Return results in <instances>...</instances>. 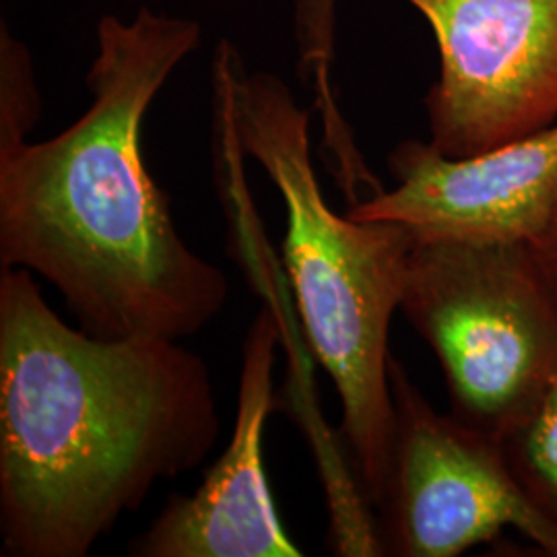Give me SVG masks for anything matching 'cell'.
<instances>
[{
  "label": "cell",
  "instance_id": "5b68a950",
  "mask_svg": "<svg viewBox=\"0 0 557 557\" xmlns=\"http://www.w3.org/2000/svg\"><path fill=\"white\" fill-rule=\"evenodd\" d=\"M388 379L395 419L376 508L382 556L458 557L515 529L557 557V529L520 490L499 440L438 413L397 358Z\"/></svg>",
  "mask_w": 557,
  "mask_h": 557
},
{
  "label": "cell",
  "instance_id": "8fae6325",
  "mask_svg": "<svg viewBox=\"0 0 557 557\" xmlns=\"http://www.w3.org/2000/svg\"><path fill=\"white\" fill-rule=\"evenodd\" d=\"M41 114L32 59L7 21L0 25V149L27 140Z\"/></svg>",
  "mask_w": 557,
  "mask_h": 557
},
{
  "label": "cell",
  "instance_id": "3957f363",
  "mask_svg": "<svg viewBox=\"0 0 557 557\" xmlns=\"http://www.w3.org/2000/svg\"><path fill=\"white\" fill-rule=\"evenodd\" d=\"M232 98L242 149L283 200V262L296 310L312 356L335 384L354 475L379 508L395 419L388 337L413 238L397 223L331 209L312 161V110L281 77L250 73L239 54Z\"/></svg>",
  "mask_w": 557,
  "mask_h": 557
},
{
  "label": "cell",
  "instance_id": "30bf717a",
  "mask_svg": "<svg viewBox=\"0 0 557 557\" xmlns=\"http://www.w3.org/2000/svg\"><path fill=\"white\" fill-rule=\"evenodd\" d=\"M499 444L524 496L557 529V372Z\"/></svg>",
  "mask_w": 557,
  "mask_h": 557
},
{
  "label": "cell",
  "instance_id": "7c38bea8",
  "mask_svg": "<svg viewBox=\"0 0 557 557\" xmlns=\"http://www.w3.org/2000/svg\"><path fill=\"white\" fill-rule=\"evenodd\" d=\"M535 259L539 262V269L543 273V277L547 281L552 294L557 301V207L552 215V220L547 223V227L543 230V234L531 244Z\"/></svg>",
  "mask_w": 557,
  "mask_h": 557
},
{
  "label": "cell",
  "instance_id": "9c48e42d",
  "mask_svg": "<svg viewBox=\"0 0 557 557\" xmlns=\"http://www.w3.org/2000/svg\"><path fill=\"white\" fill-rule=\"evenodd\" d=\"M338 0H292L294 40L298 52V75L314 91V110L324 126V145L338 165H351L361 158L354 135L338 110L333 85L337 52Z\"/></svg>",
  "mask_w": 557,
  "mask_h": 557
},
{
  "label": "cell",
  "instance_id": "6da1fadb",
  "mask_svg": "<svg viewBox=\"0 0 557 557\" xmlns=\"http://www.w3.org/2000/svg\"><path fill=\"white\" fill-rule=\"evenodd\" d=\"M199 44V21L103 15L87 110L50 139L0 149V269L46 278L89 335L182 341L230 298L143 158L145 116Z\"/></svg>",
  "mask_w": 557,
  "mask_h": 557
},
{
  "label": "cell",
  "instance_id": "7a4b0ae2",
  "mask_svg": "<svg viewBox=\"0 0 557 557\" xmlns=\"http://www.w3.org/2000/svg\"><path fill=\"white\" fill-rule=\"evenodd\" d=\"M205 359L180 341L73 329L34 273L0 269L2 556L85 557L220 440Z\"/></svg>",
  "mask_w": 557,
  "mask_h": 557
},
{
  "label": "cell",
  "instance_id": "277c9868",
  "mask_svg": "<svg viewBox=\"0 0 557 557\" xmlns=\"http://www.w3.org/2000/svg\"><path fill=\"white\" fill-rule=\"evenodd\" d=\"M398 312L438 358L453 416L502 440L557 372V301L531 244L413 242Z\"/></svg>",
  "mask_w": 557,
  "mask_h": 557
},
{
  "label": "cell",
  "instance_id": "8992f818",
  "mask_svg": "<svg viewBox=\"0 0 557 557\" xmlns=\"http://www.w3.org/2000/svg\"><path fill=\"white\" fill-rule=\"evenodd\" d=\"M438 41L430 143L471 158L557 122V0H407Z\"/></svg>",
  "mask_w": 557,
  "mask_h": 557
},
{
  "label": "cell",
  "instance_id": "ba28073f",
  "mask_svg": "<svg viewBox=\"0 0 557 557\" xmlns=\"http://www.w3.org/2000/svg\"><path fill=\"white\" fill-rule=\"evenodd\" d=\"M278 314L262 306L242 343L238 409L225 453L190 496L176 494L145 533L135 557H299L278 520L264 473V428L275 409Z\"/></svg>",
  "mask_w": 557,
  "mask_h": 557
},
{
  "label": "cell",
  "instance_id": "52a82bcc",
  "mask_svg": "<svg viewBox=\"0 0 557 557\" xmlns=\"http://www.w3.org/2000/svg\"><path fill=\"white\" fill-rule=\"evenodd\" d=\"M388 170L395 188L354 202L349 218L397 223L413 242L533 244L557 207V122L471 158L403 140Z\"/></svg>",
  "mask_w": 557,
  "mask_h": 557
}]
</instances>
